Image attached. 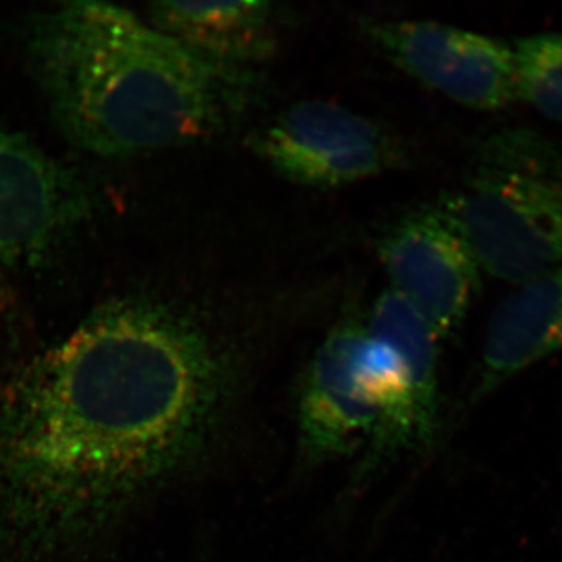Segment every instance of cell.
I'll use <instances>...</instances> for the list:
<instances>
[{"label":"cell","instance_id":"obj_5","mask_svg":"<svg viewBox=\"0 0 562 562\" xmlns=\"http://www.w3.org/2000/svg\"><path fill=\"white\" fill-rule=\"evenodd\" d=\"M277 176L312 190H335L397 168L401 143L383 125L341 105L303 101L251 138Z\"/></svg>","mask_w":562,"mask_h":562},{"label":"cell","instance_id":"obj_2","mask_svg":"<svg viewBox=\"0 0 562 562\" xmlns=\"http://www.w3.org/2000/svg\"><path fill=\"white\" fill-rule=\"evenodd\" d=\"M27 52L63 133L103 157L216 135L246 113L258 88L254 70L205 60L110 3L41 13Z\"/></svg>","mask_w":562,"mask_h":562},{"label":"cell","instance_id":"obj_6","mask_svg":"<svg viewBox=\"0 0 562 562\" xmlns=\"http://www.w3.org/2000/svg\"><path fill=\"white\" fill-rule=\"evenodd\" d=\"M366 38L414 80L472 110L519 99L516 58L506 41L432 21H362Z\"/></svg>","mask_w":562,"mask_h":562},{"label":"cell","instance_id":"obj_8","mask_svg":"<svg viewBox=\"0 0 562 562\" xmlns=\"http://www.w3.org/2000/svg\"><path fill=\"white\" fill-rule=\"evenodd\" d=\"M366 322L344 317L306 364L295 401L297 452L308 468L368 447L375 416L362 394L360 361Z\"/></svg>","mask_w":562,"mask_h":562},{"label":"cell","instance_id":"obj_10","mask_svg":"<svg viewBox=\"0 0 562 562\" xmlns=\"http://www.w3.org/2000/svg\"><path fill=\"white\" fill-rule=\"evenodd\" d=\"M562 350V266L519 284L490 321L469 406Z\"/></svg>","mask_w":562,"mask_h":562},{"label":"cell","instance_id":"obj_12","mask_svg":"<svg viewBox=\"0 0 562 562\" xmlns=\"http://www.w3.org/2000/svg\"><path fill=\"white\" fill-rule=\"evenodd\" d=\"M517 95L542 116L562 122V33H541L517 40Z\"/></svg>","mask_w":562,"mask_h":562},{"label":"cell","instance_id":"obj_3","mask_svg":"<svg viewBox=\"0 0 562 562\" xmlns=\"http://www.w3.org/2000/svg\"><path fill=\"white\" fill-rule=\"evenodd\" d=\"M482 271L522 284L562 266V149L527 127L476 143L464 184L441 203Z\"/></svg>","mask_w":562,"mask_h":562},{"label":"cell","instance_id":"obj_11","mask_svg":"<svg viewBox=\"0 0 562 562\" xmlns=\"http://www.w3.org/2000/svg\"><path fill=\"white\" fill-rule=\"evenodd\" d=\"M154 27L205 60L251 69L276 50L277 11L269 2H158Z\"/></svg>","mask_w":562,"mask_h":562},{"label":"cell","instance_id":"obj_7","mask_svg":"<svg viewBox=\"0 0 562 562\" xmlns=\"http://www.w3.org/2000/svg\"><path fill=\"white\" fill-rule=\"evenodd\" d=\"M379 257L391 290L412 303L441 341L460 330L482 269L442 205L413 211L391 225Z\"/></svg>","mask_w":562,"mask_h":562},{"label":"cell","instance_id":"obj_4","mask_svg":"<svg viewBox=\"0 0 562 562\" xmlns=\"http://www.w3.org/2000/svg\"><path fill=\"white\" fill-rule=\"evenodd\" d=\"M439 344L428 322L397 292L384 291L366 321L362 394L375 416L364 472L435 449L441 431Z\"/></svg>","mask_w":562,"mask_h":562},{"label":"cell","instance_id":"obj_1","mask_svg":"<svg viewBox=\"0 0 562 562\" xmlns=\"http://www.w3.org/2000/svg\"><path fill=\"white\" fill-rule=\"evenodd\" d=\"M244 390L239 353L191 313L102 305L0 398V558L87 549L209 460Z\"/></svg>","mask_w":562,"mask_h":562},{"label":"cell","instance_id":"obj_9","mask_svg":"<svg viewBox=\"0 0 562 562\" xmlns=\"http://www.w3.org/2000/svg\"><path fill=\"white\" fill-rule=\"evenodd\" d=\"M76 181L0 125V260H35L81 213Z\"/></svg>","mask_w":562,"mask_h":562}]
</instances>
